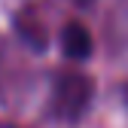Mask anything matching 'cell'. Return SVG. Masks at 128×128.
Masks as SVG:
<instances>
[{
    "label": "cell",
    "mask_w": 128,
    "mask_h": 128,
    "mask_svg": "<svg viewBox=\"0 0 128 128\" xmlns=\"http://www.w3.org/2000/svg\"><path fill=\"white\" fill-rule=\"evenodd\" d=\"M92 101V82L79 73H64L55 79V110L64 119H79Z\"/></svg>",
    "instance_id": "1"
},
{
    "label": "cell",
    "mask_w": 128,
    "mask_h": 128,
    "mask_svg": "<svg viewBox=\"0 0 128 128\" xmlns=\"http://www.w3.org/2000/svg\"><path fill=\"white\" fill-rule=\"evenodd\" d=\"M61 49H64L67 58L82 61V58L92 55V34L79 22H70L67 28H64V34H61Z\"/></svg>",
    "instance_id": "2"
}]
</instances>
